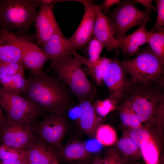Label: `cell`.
Instances as JSON below:
<instances>
[{"label":"cell","mask_w":164,"mask_h":164,"mask_svg":"<svg viewBox=\"0 0 164 164\" xmlns=\"http://www.w3.org/2000/svg\"><path fill=\"white\" fill-rule=\"evenodd\" d=\"M21 95L43 115L46 112L56 113L70 108L73 96L68 87L56 77L43 71L30 73Z\"/></svg>","instance_id":"1"},{"label":"cell","mask_w":164,"mask_h":164,"mask_svg":"<svg viewBox=\"0 0 164 164\" xmlns=\"http://www.w3.org/2000/svg\"><path fill=\"white\" fill-rule=\"evenodd\" d=\"M164 80L148 84L130 81L123 100L130 103L142 122L161 119L164 105Z\"/></svg>","instance_id":"2"},{"label":"cell","mask_w":164,"mask_h":164,"mask_svg":"<svg viewBox=\"0 0 164 164\" xmlns=\"http://www.w3.org/2000/svg\"><path fill=\"white\" fill-rule=\"evenodd\" d=\"M82 65L70 55L52 63L49 70H53L57 79L68 87L79 102L90 99L96 92Z\"/></svg>","instance_id":"3"},{"label":"cell","mask_w":164,"mask_h":164,"mask_svg":"<svg viewBox=\"0 0 164 164\" xmlns=\"http://www.w3.org/2000/svg\"><path fill=\"white\" fill-rule=\"evenodd\" d=\"M120 63L130 74L133 82L148 84L164 79V64L149 46L139 50L135 58Z\"/></svg>","instance_id":"4"},{"label":"cell","mask_w":164,"mask_h":164,"mask_svg":"<svg viewBox=\"0 0 164 164\" xmlns=\"http://www.w3.org/2000/svg\"><path fill=\"white\" fill-rule=\"evenodd\" d=\"M38 0H0V25L7 30L23 31L34 21Z\"/></svg>","instance_id":"5"},{"label":"cell","mask_w":164,"mask_h":164,"mask_svg":"<svg viewBox=\"0 0 164 164\" xmlns=\"http://www.w3.org/2000/svg\"><path fill=\"white\" fill-rule=\"evenodd\" d=\"M131 0L121 1L106 15L112 24L114 37L119 42L129 29L147 24L150 20V12L141 10Z\"/></svg>","instance_id":"6"},{"label":"cell","mask_w":164,"mask_h":164,"mask_svg":"<svg viewBox=\"0 0 164 164\" xmlns=\"http://www.w3.org/2000/svg\"><path fill=\"white\" fill-rule=\"evenodd\" d=\"M37 117L17 121L7 119L0 127L2 144L26 150L39 136L36 132Z\"/></svg>","instance_id":"7"},{"label":"cell","mask_w":164,"mask_h":164,"mask_svg":"<svg viewBox=\"0 0 164 164\" xmlns=\"http://www.w3.org/2000/svg\"><path fill=\"white\" fill-rule=\"evenodd\" d=\"M0 104L5 112L6 119L17 121L43 116L29 101L21 96L0 86Z\"/></svg>","instance_id":"8"},{"label":"cell","mask_w":164,"mask_h":164,"mask_svg":"<svg viewBox=\"0 0 164 164\" xmlns=\"http://www.w3.org/2000/svg\"><path fill=\"white\" fill-rule=\"evenodd\" d=\"M38 122L36 132L39 137L51 146L59 147L66 130V118L64 111L50 113L42 117Z\"/></svg>","instance_id":"9"},{"label":"cell","mask_w":164,"mask_h":164,"mask_svg":"<svg viewBox=\"0 0 164 164\" xmlns=\"http://www.w3.org/2000/svg\"><path fill=\"white\" fill-rule=\"evenodd\" d=\"M127 71L117 59H113L105 71L103 82L110 94L108 98L117 102L122 100L129 87L130 81L127 79Z\"/></svg>","instance_id":"10"},{"label":"cell","mask_w":164,"mask_h":164,"mask_svg":"<svg viewBox=\"0 0 164 164\" xmlns=\"http://www.w3.org/2000/svg\"><path fill=\"white\" fill-rule=\"evenodd\" d=\"M39 1V9L34 21L38 43L42 47L59 27L53 10L55 4L60 1H54L51 3Z\"/></svg>","instance_id":"11"},{"label":"cell","mask_w":164,"mask_h":164,"mask_svg":"<svg viewBox=\"0 0 164 164\" xmlns=\"http://www.w3.org/2000/svg\"><path fill=\"white\" fill-rule=\"evenodd\" d=\"M83 5L84 12L77 29L70 38L74 50L82 49L88 44L92 35L96 19L95 3L93 1H77Z\"/></svg>","instance_id":"12"},{"label":"cell","mask_w":164,"mask_h":164,"mask_svg":"<svg viewBox=\"0 0 164 164\" xmlns=\"http://www.w3.org/2000/svg\"><path fill=\"white\" fill-rule=\"evenodd\" d=\"M96 19L92 37L101 43L109 52L119 49L120 42L114 36V29L110 19L104 15L97 5H95Z\"/></svg>","instance_id":"13"},{"label":"cell","mask_w":164,"mask_h":164,"mask_svg":"<svg viewBox=\"0 0 164 164\" xmlns=\"http://www.w3.org/2000/svg\"><path fill=\"white\" fill-rule=\"evenodd\" d=\"M22 40L2 27L0 30V66L10 63L23 65L21 48Z\"/></svg>","instance_id":"14"},{"label":"cell","mask_w":164,"mask_h":164,"mask_svg":"<svg viewBox=\"0 0 164 164\" xmlns=\"http://www.w3.org/2000/svg\"><path fill=\"white\" fill-rule=\"evenodd\" d=\"M22 61L24 67L32 74L40 73L45 63L50 59L42 49L33 43L23 39L22 42Z\"/></svg>","instance_id":"15"},{"label":"cell","mask_w":164,"mask_h":164,"mask_svg":"<svg viewBox=\"0 0 164 164\" xmlns=\"http://www.w3.org/2000/svg\"><path fill=\"white\" fill-rule=\"evenodd\" d=\"M52 60V63L72 55L74 50L70 38L66 37L59 27L42 47Z\"/></svg>","instance_id":"16"},{"label":"cell","mask_w":164,"mask_h":164,"mask_svg":"<svg viewBox=\"0 0 164 164\" xmlns=\"http://www.w3.org/2000/svg\"><path fill=\"white\" fill-rule=\"evenodd\" d=\"M146 24L139 26L130 34L125 35L120 41L119 49L124 56L131 57L137 54L143 45L148 43L152 32L148 31Z\"/></svg>","instance_id":"17"},{"label":"cell","mask_w":164,"mask_h":164,"mask_svg":"<svg viewBox=\"0 0 164 164\" xmlns=\"http://www.w3.org/2000/svg\"><path fill=\"white\" fill-rule=\"evenodd\" d=\"M94 96L90 99L79 102V112L77 118L80 128L88 135H92L96 132L100 122L91 104Z\"/></svg>","instance_id":"18"},{"label":"cell","mask_w":164,"mask_h":164,"mask_svg":"<svg viewBox=\"0 0 164 164\" xmlns=\"http://www.w3.org/2000/svg\"><path fill=\"white\" fill-rule=\"evenodd\" d=\"M39 137L26 148L29 161L35 164H51L54 154Z\"/></svg>","instance_id":"19"},{"label":"cell","mask_w":164,"mask_h":164,"mask_svg":"<svg viewBox=\"0 0 164 164\" xmlns=\"http://www.w3.org/2000/svg\"><path fill=\"white\" fill-rule=\"evenodd\" d=\"M112 60V58L105 56L100 57L97 61L93 63L90 62L87 58L83 57L81 60V63L82 65L87 67L88 75L97 85L100 86L103 82L104 76L106 68Z\"/></svg>","instance_id":"20"},{"label":"cell","mask_w":164,"mask_h":164,"mask_svg":"<svg viewBox=\"0 0 164 164\" xmlns=\"http://www.w3.org/2000/svg\"><path fill=\"white\" fill-rule=\"evenodd\" d=\"M27 80L24 71L7 76L0 80V86L9 92L20 95L25 89Z\"/></svg>","instance_id":"21"},{"label":"cell","mask_w":164,"mask_h":164,"mask_svg":"<svg viewBox=\"0 0 164 164\" xmlns=\"http://www.w3.org/2000/svg\"><path fill=\"white\" fill-rule=\"evenodd\" d=\"M60 152L68 160H83L89 156V153L83 143L74 141L61 148Z\"/></svg>","instance_id":"22"},{"label":"cell","mask_w":164,"mask_h":164,"mask_svg":"<svg viewBox=\"0 0 164 164\" xmlns=\"http://www.w3.org/2000/svg\"><path fill=\"white\" fill-rule=\"evenodd\" d=\"M120 108V119L124 125L131 129L142 128V122L128 101L124 100Z\"/></svg>","instance_id":"23"},{"label":"cell","mask_w":164,"mask_h":164,"mask_svg":"<svg viewBox=\"0 0 164 164\" xmlns=\"http://www.w3.org/2000/svg\"><path fill=\"white\" fill-rule=\"evenodd\" d=\"M148 43L152 52L164 64V29L152 32Z\"/></svg>","instance_id":"24"},{"label":"cell","mask_w":164,"mask_h":164,"mask_svg":"<svg viewBox=\"0 0 164 164\" xmlns=\"http://www.w3.org/2000/svg\"><path fill=\"white\" fill-rule=\"evenodd\" d=\"M27 158L26 150L18 149L3 144H0V160L6 162Z\"/></svg>","instance_id":"25"},{"label":"cell","mask_w":164,"mask_h":164,"mask_svg":"<svg viewBox=\"0 0 164 164\" xmlns=\"http://www.w3.org/2000/svg\"><path fill=\"white\" fill-rule=\"evenodd\" d=\"M95 132L97 140L103 145H111L116 140V133L114 129L109 125H101L98 127Z\"/></svg>","instance_id":"26"},{"label":"cell","mask_w":164,"mask_h":164,"mask_svg":"<svg viewBox=\"0 0 164 164\" xmlns=\"http://www.w3.org/2000/svg\"><path fill=\"white\" fill-rule=\"evenodd\" d=\"M140 149L146 164H158L159 152L158 147L151 137L145 145Z\"/></svg>","instance_id":"27"},{"label":"cell","mask_w":164,"mask_h":164,"mask_svg":"<svg viewBox=\"0 0 164 164\" xmlns=\"http://www.w3.org/2000/svg\"><path fill=\"white\" fill-rule=\"evenodd\" d=\"M128 136L140 149L144 146L151 137L148 131L142 128L131 129Z\"/></svg>","instance_id":"28"},{"label":"cell","mask_w":164,"mask_h":164,"mask_svg":"<svg viewBox=\"0 0 164 164\" xmlns=\"http://www.w3.org/2000/svg\"><path fill=\"white\" fill-rule=\"evenodd\" d=\"M88 44L87 49L88 56L87 58L91 62L95 63L101 57V54L104 47L101 43L93 37H92Z\"/></svg>","instance_id":"29"},{"label":"cell","mask_w":164,"mask_h":164,"mask_svg":"<svg viewBox=\"0 0 164 164\" xmlns=\"http://www.w3.org/2000/svg\"><path fill=\"white\" fill-rule=\"evenodd\" d=\"M118 145L120 150L126 156H132L139 153L138 147L128 136L121 138Z\"/></svg>","instance_id":"30"},{"label":"cell","mask_w":164,"mask_h":164,"mask_svg":"<svg viewBox=\"0 0 164 164\" xmlns=\"http://www.w3.org/2000/svg\"><path fill=\"white\" fill-rule=\"evenodd\" d=\"M116 102L107 98L103 101L98 100L93 104L97 114L105 117L116 107Z\"/></svg>","instance_id":"31"},{"label":"cell","mask_w":164,"mask_h":164,"mask_svg":"<svg viewBox=\"0 0 164 164\" xmlns=\"http://www.w3.org/2000/svg\"><path fill=\"white\" fill-rule=\"evenodd\" d=\"M156 3L157 17L155 23L150 30L152 32H157L164 29V0H154Z\"/></svg>","instance_id":"32"},{"label":"cell","mask_w":164,"mask_h":164,"mask_svg":"<svg viewBox=\"0 0 164 164\" xmlns=\"http://www.w3.org/2000/svg\"><path fill=\"white\" fill-rule=\"evenodd\" d=\"M24 66L21 64L10 63L0 66V80L7 76L14 75L24 71Z\"/></svg>","instance_id":"33"},{"label":"cell","mask_w":164,"mask_h":164,"mask_svg":"<svg viewBox=\"0 0 164 164\" xmlns=\"http://www.w3.org/2000/svg\"><path fill=\"white\" fill-rule=\"evenodd\" d=\"M121 1L120 0H104L101 3L97 5L103 13L106 15L112 6L118 4Z\"/></svg>","instance_id":"34"},{"label":"cell","mask_w":164,"mask_h":164,"mask_svg":"<svg viewBox=\"0 0 164 164\" xmlns=\"http://www.w3.org/2000/svg\"><path fill=\"white\" fill-rule=\"evenodd\" d=\"M133 2L135 4L136 3H139L142 5L146 10L150 12L152 11H156V6L153 5L152 4V0H133Z\"/></svg>","instance_id":"35"},{"label":"cell","mask_w":164,"mask_h":164,"mask_svg":"<svg viewBox=\"0 0 164 164\" xmlns=\"http://www.w3.org/2000/svg\"><path fill=\"white\" fill-rule=\"evenodd\" d=\"M108 160V164H120L122 162L116 154L110 153L107 156Z\"/></svg>","instance_id":"36"},{"label":"cell","mask_w":164,"mask_h":164,"mask_svg":"<svg viewBox=\"0 0 164 164\" xmlns=\"http://www.w3.org/2000/svg\"><path fill=\"white\" fill-rule=\"evenodd\" d=\"M29 162L28 158L20 160H17L6 162H2L0 164H27Z\"/></svg>","instance_id":"37"},{"label":"cell","mask_w":164,"mask_h":164,"mask_svg":"<svg viewBox=\"0 0 164 164\" xmlns=\"http://www.w3.org/2000/svg\"><path fill=\"white\" fill-rule=\"evenodd\" d=\"M91 164H108V160L106 157L104 159H96Z\"/></svg>","instance_id":"38"},{"label":"cell","mask_w":164,"mask_h":164,"mask_svg":"<svg viewBox=\"0 0 164 164\" xmlns=\"http://www.w3.org/2000/svg\"><path fill=\"white\" fill-rule=\"evenodd\" d=\"M6 120L5 116L3 114L0 104V127Z\"/></svg>","instance_id":"39"},{"label":"cell","mask_w":164,"mask_h":164,"mask_svg":"<svg viewBox=\"0 0 164 164\" xmlns=\"http://www.w3.org/2000/svg\"><path fill=\"white\" fill-rule=\"evenodd\" d=\"M51 164H59L58 161L55 155H54Z\"/></svg>","instance_id":"40"},{"label":"cell","mask_w":164,"mask_h":164,"mask_svg":"<svg viewBox=\"0 0 164 164\" xmlns=\"http://www.w3.org/2000/svg\"><path fill=\"white\" fill-rule=\"evenodd\" d=\"M27 164H35L33 163H32V162H31L29 161L27 163Z\"/></svg>","instance_id":"41"},{"label":"cell","mask_w":164,"mask_h":164,"mask_svg":"<svg viewBox=\"0 0 164 164\" xmlns=\"http://www.w3.org/2000/svg\"><path fill=\"white\" fill-rule=\"evenodd\" d=\"M1 161L0 160V163H1Z\"/></svg>","instance_id":"42"},{"label":"cell","mask_w":164,"mask_h":164,"mask_svg":"<svg viewBox=\"0 0 164 164\" xmlns=\"http://www.w3.org/2000/svg\"><path fill=\"white\" fill-rule=\"evenodd\" d=\"M120 164H123L122 163H121Z\"/></svg>","instance_id":"43"}]
</instances>
